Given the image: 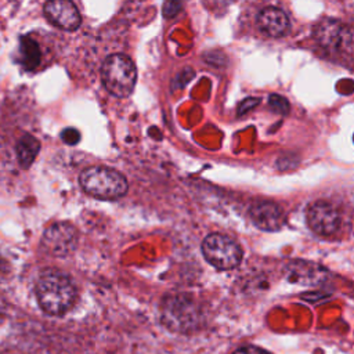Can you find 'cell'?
Wrapping results in <instances>:
<instances>
[{
    "label": "cell",
    "mask_w": 354,
    "mask_h": 354,
    "mask_svg": "<svg viewBox=\"0 0 354 354\" xmlns=\"http://www.w3.org/2000/svg\"><path fill=\"white\" fill-rule=\"evenodd\" d=\"M308 227L318 235H332L340 227V214L335 206L328 202L318 201L308 206L306 213Z\"/></svg>",
    "instance_id": "cell-6"
},
{
    "label": "cell",
    "mask_w": 354,
    "mask_h": 354,
    "mask_svg": "<svg viewBox=\"0 0 354 354\" xmlns=\"http://www.w3.org/2000/svg\"><path fill=\"white\" fill-rule=\"evenodd\" d=\"M315 37L322 47L330 51L343 48L350 53L353 48L351 29L335 19L322 21L315 29Z\"/></svg>",
    "instance_id": "cell-7"
},
{
    "label": "cell",
    "mask_w": 354,
    "mask_h": 354,
    "mask_svg": "<svg viewBox=\"0 0 354 354\" xmlns=\"http://www.w3.org/2000/svg\"><path fill=\"white\" fill-rule=\"evenodd\" d=\"M36 296L44 313L50 315H62L73 306L76 288L66 274L57 270H48L37 279Z\"/></svg>",
    "instance_id": "cell-1"
},
{
    "label": "cell",
    "mask_w": 354,
    "mask_h": 354,
    "mask_svg": "<svg viewBox=\"0 0 354 354\" xmlns=\"http://www.w3.org/2000/svg\"><path fill=\"white\" fill-rule=\"evenodd\" d=\"M181 8V1L180 0H166L163 6V14L167 18L174 17Z\"/></svg>",
    "instance_id": "cell-14"
},
{
    "label": "cell",
    "mask_w": 354,
    "mask_h": 354,
    "mask_svg": "<svg viewBox=\"0 0 354 354\" xmlns=\"http://www.w3.org/2000/svg\"><path fill=\"white\" fill-rule=\"evenodd\" d=\"M257 25L261 32L271 37H279L288 33L290 22L285 11L277 7H266L257 15Z\"/></svg>",
    "instance_id": "cell-10"
},
{
    "label": "cell",
    "mask_w": 354,
    "mask_h": 354,
    "mask_svg": "<svg viewBox=\"0 0 354 354\" xmlns=\"http://www.w3.org/2000/svg\"><path fill=\"white\" fill-rule=\"evenodd\" d=\"M44 15L53 25L64 30H75L82 22L80 14L71 0H47Z\"/></svg>",
    "instance_id": "cell-8"
},
{
    "label": "cell",
    "mask_w": 354,
    "mask_h": 354,
    "mask_svg": "<svg viewBox=\"0 0 354 354\" xmlns=\"http://www.w3.org/2000/svg\"><path fill=\"white\" fill-rule=\"evenodd\" d=\"M41 242L50 254L64 257L75 250L77 232L69 223H55L44 231Z\"/></svg>",
    "instance_id": "cell-5"
},
{
    "label": "cell",
    "mask_w": 354,
    "mask_h": 354,
    "mask_svg": "<svg viewBox=\"0 0 354 354\" xmlns=\"http://www.w3.org/2000/svg\"><path fill=\"white\" fill-rule=\"evenodd\" d=\"M79 181L88 195L105 201L123 196L129 187L124 176L105 166H93L83 170Z\"/></svg>",
    "instance_id": "cell-2"
},
{
    "label": "cell",
    "mask_w": 354,
    "mask_h": 354,
    "mask_svg": "<svg viewBox=\"0 0 354 354\" xmlns=\"http://www.w3.org/2000/svg\"><path fill=\"white\" fill-rule=\"evenodd\" d=\"M259 102H260V98H254V97H249V98H246L245 101H242V102H241V105H239V108H238V113H239V115H242V113L249 112V111H250V109H253Z\"/></svg>",
    "instance_id": "cell-16"
},
{
    "label": "cell",
    "mask_w": 354,
    "mask_h": 354,
    "mask_svg": "<svg viewBox=\"0 0 354 354\" xmlns=\"http://www.w3.org/2000/svg\"><path fill=\"white\" fill-rule=\"evenodd\" d=\"M40 149V142L30 134H25L17 142V156L22 167H29Z\"/></svg>",
    "instance_id": "cell-12"
},
{
    "label": "cell",
    "mask_w": 354,
    "mask_h": 354,
    "mask_svg": "<svg viewBox=\"0 0 354 354\" xmlns=\"http://www.w3.org/2000/svg\"><path fill=\"white\" fill-rule=\"evenodd\" d=\"M101 76L105 88L112 95L122 98L131 94L137 80V71L130 57L112 54L104 61Z\"/></svg>",
    "instance_id": "cell-3"
},
{
    "label": "cell",
    "mask_w": 354,
    "mask_h": 354,
    "mask_svg": "<svg viewBox=\"0 0 354 354\" xmlns=\"http://www.w3.org/2000/svg\"><path fill=\"white\" fill-rule=\"evenodd\" d=\"M206 261L218 270L235 268L242 260L241 246L230 236L218 232L209 234L202 242Z\"/></svg>",
    "instance_id": "cell-4"
},
{
    "label": "cell",
    "mask_w": 354,
    "mask_h": 354,
    "mask_svg": "<svg viewBox=\"0 0 354 354\" xmlns=\"http://www.w3.org/2000/svg\"><path fill=\"white\" fill-rule=\"evenodd\" d=\"M249 213L254 225L263 231H278L285 223L282 209L274 202H257L250 207Z\"/></svg>",
    "instance_id": "cell-9"
},
{
    "label": "cell",
    "mask_w": 354,
    "mask_h": 354,
    "mask_svg": "<svg viewBox=\"0 0 354 354\" xmlns=\"http://www.w3.org/2000/svg\"><path fill=\"white\" fill-rule=\"evenodd\" d=\"M61 138L64 140V142H66V144H69V145H73V144H76V142L79 141L80 134H79V131H77L76 129L68 127V129H65V130L61 133Z\"/></svg>",
    "instance_id": "cell-15"
},
{
    "label": "cell",
    "mask_w": 354,
    "mask_h": 354,
    "mask_svg": "<svg viewBox=\"0 0 354 354\" xmlns=\"http://www.w3.org/2000/svg\"><path fill=\"white\" fill-rule=\"evenodd\" d=\"M268 104H270V108L279 115H286L289 112V102L282 95H278V94L270 95Z\"/></svg>",
    "instance_id": "cell-13"
},
{
    "label": "cell",
    "mask_w": 354,
    "mask_h": 354,
    "mask_svg": "<svg viewBox=\"0 0 354 354\" xmlns=\"http://www.w3.org/2000/svg\"><path fill=\"white\" fill-rule=\"evenodd\" d=\"M232 354H271V353H268L257 346H243V347L235 350Z\"/></svg>",
    "instance_id": "cell-17"
},
{
    "label": "cell",
    "mask_w": 354,
    "mask_h": 354,
    "mask_svg": "<svg viewBox=\"0 0 354 354\" xmlns=\"http://www.w3.org/2000/svg\"><path fill=\"white\" fill-rule=\"evenodd\" d=\"M40 57H41V53H40L39 44L32 37H28V36L21 37L19 62L22 64V66L28 71L35 69L40 62Z\"/></svg>",
    "instance_id": "cell-11"
}]
</instances>
